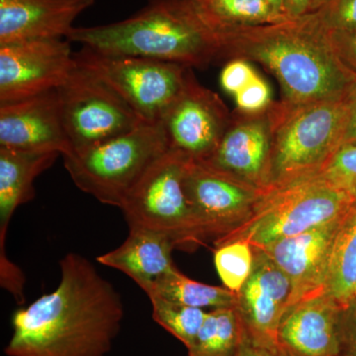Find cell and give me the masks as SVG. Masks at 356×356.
<instances>
[{
  "instance_id": "6da1fadb",
  "label": "cell",
  "mask_w": 356,
  "mask_h": 356,
  "mask_svg": "<svg viewBox=\"0 0 356 356\" xmlns=\"http://www.w3.org/2000/svg\"><path fill=\"white\" fill-rule=\"evenodd\" d=\"M53 292L14 312L7 356H106L121 331V295L86 257L60 261Z\"/></svg>"
},
{
  "instance_id": "7a4b0ae2",
  "label": "cell",
  "mask_w": 356,
  "mask_h": 356,
  "mask_svg": "<svg viewBox=\"0 0 356 356\" xmlns=\"http://www.w3.org/2000/svg\"><path fill=\"white\" fill-rule=\"evenodd\" d=\"M220 60L242 58L264 65L293 105L344 97L355 83L332 50L316 13L220 37Z\"/></svg>"
},
{
  "instance_id": "3957f363",
  "label": "cell",
  "mask_w": 356,
  "mask_h": 356,
  "mask_svg": "<svg viewBox=\"0 0 356 356\" xmlns=\"http://www.w3.org/2000/svg\"><path fill=\"white\" fill-rule=\"evenodd\" d=\"M70 42L109 55L153 58L206 69L220 60L221 44L198 15L192 0H147L127 19L74 27Z\"/></svg>"
},
{
  "instance_id": "277c9868",
  "label": "cell",
  "mask_w": 356,
  "mask_h": 356,
  "mask_svg": "<svg viewBox=\"0 0 356 356\" xmlns=\"http://www.w3.org/2000/svg\"><path fill=\"white\" fill-rule=\"evenodd\" d=\"M269 111L273 149L268 191L318 175L343 146L348 114L346 96L300 105L280 100Z\"/></svg>"
},
{
  "instance_id": "5b68a950",
  "label": "cell",
  "mask_w": 356,
  "mask_h": 356,
  "mask_svg": "<svg viewBox=\"0 0 356 356\" xmlns=\"http://www.w3.org/2000/svg\"><path fill=\"white\" fill-rule=\"evenodd\" d=\"M168 151L161 122H143L130 132L63 158L77 188L120 209L140 178Z\"/></svg>"
},
{
  "instance_id": "8992f818",
  "label": "cell",
  "mask_w": 356,
  "mask_h": 356,
  "mask_svg": "<svg viewBox=\"0 0 356 356\" xmlns=\"http://www.w3.org/2000/svg\"><path fill=\"white\" fill-rule=\"evenodd\" d=\"M356 203L348 192L321 175L267 191L243 227L218 243L245 238L264 248L343 217Z\"/></svg>"
},
{
  "instance_id": "52a82bcc",
  "label": "cell",
  "mask_w": 356,
  "mask_h": 356,
  "mask_svg": "<svg viewBox=\"0 0 356 356\" xmlns=\"http://www.w3.org/2000/svg\"><path fill=\"white\" fill-rule=\"evenodd\" d=\"M188 161L168 149L149 168L121 206L129 228L161 234L170 238L175 248L184 250L203 245L184 191Z\"/></svg>"
},
{
  "instance_id": "ba28073f",
  "label": "cell",
  "mask_w": 356,
  "mask_h": 356,
  "mask_svg": "<svg viewBox=\"0 0 356 356\" xmlns=\"http://www.w3.org/2000/svg\"><path fill=\"white\" fill-rule=\"evenodd\" d=\"M74 60L104 81L143 121L149 123L161 122L193 70L153 58L109 55L88 47L74 53Z\"/></svg>"
},
{
  "instance_id": "9c48e42d",
  "label": "cell",
  "mask_w": 356,
  "mask_h": 356,
  "mask_svg": "<svg viewBox=\"0 0 356 356\" xmlns=\"http://www.w3.org/2000/svg\"><path fill=\"white\" fill-rule=\"evenodd\" d=\"M58 93L69 154L114 139L144 122L113 89L77 65Z\"/></svg>"
},
{
  "instance_id": "30bf717a",
  "label": "cell",
  "mask_w": 356,
  "mask_h": 356,
  "mask_svg": "<svg viewBox=\"0 0 356 356\" xmlns=\"http://www.w3.org/2000/svg\"><path fill=\"white\" fill-rule=\"evenodd\" d=\"M184 186L202 243H217L243 227L266 193L245 180L191 161L185 166Z\"/></svg>"
},
{
  "instance_id": "8fae6325",
  "label": "cell",
  "mask_w": 356,
  "mask_h": 356,
  "mask_svg": "<svg viewBox=\"0 0 356 356\" xmlns=\"http://www.w3.org/2000/svg\"><path fill=\"white\" fill-rule=\"evenodd\" d=\"M231 117L221 97L199 83L191 70L184 88L161 120L168 149L191 161H206L216 149Z\"/></svg>"
},
{
  "instance_id": "7c38bea8",
  "label": "cell",
  "mask_w": 356,
  "mask_h": 356,
  "mask_svg": "<svg viewBox=\"0 0 356 356\" xmlns=\"http://www.w3.org/2000/svg\"><path fill=\"white\" fill-rule=\"evenodd\" d=\"M67 39L0 44V103L57 89L76 67Z\"/></svg>"
},
{
  "instance_id": "4fadbf2b",
  "label": "cell",
  "mask_w": 356,
  "mask_h": 356,
  "mask_svg": "<svg viewBox=\"0 0 356 356\" xmlns=\"http://www.w3.org/2000/svg\"><path fill=\"white\" fill-rule=\"evenodd\" d=\"M271 149L273 120L269 108L259 113L236 110L214 153L201 163L267 192Z\"/></svg>"
},
{
  "instance_id": "5bb4252c",
  "label": "cell",
  "mask_w": 356,
  "mask_h": 356,
  "mask_svg": "<svg viewBox=\"0 0 356 356\" xmlns=\"http://www.w3.org/2000/svg\"><path fill=\"white\" fill-rule=\"evenodd\" d=\"M0 147L28 153L69 154L58 88L0 103Z\"/></svg>"
},
{
  "instance_id": "9a60e30c",
  "label": "cell",
  "mask_w": 356,
  "mask_h": 356,
  "mask_svg": "<svg viewBox=\"0 0 356 356\" xmlns=\"http://www.w3.org/2000/svg\"><path fill=\"white\" fill-rule=\"evenodd\" d=\"M254 250V270L236 294V309L248 339L259 346L277 348L276 337L291 298V283L264 250Z\"/></svg>"
},
{
  "instance_id": "2e32d148",
  "label": "cell",
  "mask_w": 356,
  "mask_h": 356,
  "mask_svg": "<svg viewBox=\"0 0 356 356\" xmlns=\"http://www.w3.org/2000/svg\"><path fill=\"white\" fill-rule=\"evenodd\" d=\"M343 310L325 292L289 307L278 327V353L281 356H339Z\"/></svg>"
},
{
  "instance_id": "e0dca14e",
  "label": "cell",
  "mask_w": 356,
  "mask_h": 356,
  "mask_svg": "<svg viewBox=\"0 0 356 356\" xmlns=\"http://www.w3.org/2000/svg\"><path fill=\"white\" fill-rule=\"evenodd\" d=\"M343 217L259 248L286 274L291 283L287 308L325 292L332 248Z\"/></svg>"
},
{
  "instance_id": "ac0fdd59",
  "label": "cell",
  "mask_w": 356,
  "mask_h": 356,
  "mask_svg": "<svg viewBox=\"0 0 356 356\" xmlns=\"http://www.w3.org/2000/svg\"><path fill=\"white\" fill-rule=\"evenodd\" d=\"M58 153H28L0 147V285L8 292L24 287L22 270L7 257L6 236L16 209L35 197L34 181Z\"/></svg>"
},
{
  "instance_id": "d6986e66",
  "label": "cell",
  "mask_w": 356,
  "mask_h": 356,
  "mask_svg": "<svg viewBox=\"0 0 356 356\" xmlns=\"http://www.w3.org/2000/svg\"><path fill=\"white\" fill-rule=\"evenodd\" d=\"M95 0H0V44L67 39Z\"/></svg>"
},
{
  "instance_id": "ffe728a7",
  "label": "cell",
  "mask_w": 356,
  "mask_h": 356,
  "mask_svg": "<svg viewBox=\"0 0 356 356\" xmlns=\"http://www.w3.org/2000/svg\"><path fill=\"white\" fill-rule=\"evenodd\" d=\"M175 248V243L165 235L129 228L124 243L98 257L97 261L126 274L147 293L159 277L177 268L172 261Z\"/></svg>"
},
{
  "instance_id": "44dd1931",
  "label": "cell",
  "mask_w": 356,
  "mask_h": 356,
  "mask_svg": "<svg viewBox=\"0 0 356 356\" xmlns=\"http://www.w3.org/2000/svg\"><path fill=\"white\" fill-rule=\"evenodd\" d=\"M203 22L218 38L228 33L289 19L268 0H192Z\"/></svg>"
},
{
  "instance_id": "7402d4cb",
  "label": "cell",
  "mask_w": 356,
  "mask_h": 356,
  "mask_svg": "<svg viewBox=\"0 0 356 356\" xmlns=\"http://www.w3.org/2000/svg\"><path fill=\"white\" fill-rule=\"evenodd\" d=\"M325 293L344 309L356 303V203L343 217L334 238Z\"/></svg>"
},
{
  "instance_id": "603a6c76",
  "label": "cell",
  "mask_w": 356,
  "mask_h": 356,
  "mask_svg": "<svg viewBox=\"0 0 356 356\" xmlns=\"http://www.w3.org/2000/svg\"><path fill=\"white\" fill-rule=\"evenodd\" d=\"M146 294L149 299H163L204 310L235 307L236 303V294L228 288L198 282L177 268L159 277Z\"/></svg>"
},
{
  "instance_id": "cb8c5ba5",
  "label": "cell",
  "mask_w": 356,
  "mask_h": 356,
  "mask_svg": "<svg viewBox=\"0 0 356 356\" xmlns=\"http://www.w3.org/2000/svg\"><path fill=\"white\" fill-rule=\"evenodd\" d=\"M243 327L235 307L208 312L188 356H236L243 341Z\"/></svg>"
},
{
  "instance_id": "d4e9b609",
  "label": "cell",
  "mask_w": 356,
  "mask_h": 356,
  "mask_svg": "<svg viewBox=\"0 0 356 356\" xmlns=\"http://www.w3.org/2000/svg\"><path fill=\"white\" fill-rule=\"evenodd\" d=\"M214 264L224 287L238 294L254 270V247L245 238L218 243Z\"/></svg>"
},
{
  "instance_id": "484cf974",
  "label": "cell",
  "mask_w": 356,
  "mask_h": 356,
  "mask_svg": "<svg viewBox=\"0 0 356 356\" xmlns=\"http://www.w3.org/2000/svg\"><path fill=\"white\" fill-rule=\"evenodd\" d=\"M153 318L165 331L191 348L195 341L208 312L159 298H151Z\"/></svg>"
},
{
  "instance_id": "4316f807",
  "label": "cell",
  "mask_w": 356,
  "mask_h": 356,
  "mask_svg": "<svg viewBox=\"0 0 356 356\" xmlns=\"http://www.w3.org/2000/svg\"><path fill=\"white\" fill-rule=\"evenodd\" d=\"M318 175L348 192L356 201V144L343 145Z\"/></svg>"
},
{
  "instance_id": "83f0119b",
  "label": "cell",
  "mask_w": 356,
  "mask_h": 356,
  "mask_svg": "<svg viewBox=\"0 0 356 356\" xmlns=\"http://www.w3.org/2000/svg\"><path fill=\"white\" fill-rule=\"evenodd\" d=\"M314 13L329 32L356 30V0H329Z\"/></svg>"
},
{
  "instance_id": "f1b7e54d",
  "label": "cell",
  "mask_w": 356,
  "mask_h": 356,
  "mask_svg": "<svg viewBox=\"0 0 356 356\" xmlns=\"http://www.w3.org/2000/svg\"><path fill=\"white\" fill-rule=\"evenodd\" d=\"M234 98L236 110L243 113L266 111L273 103L270 88L259 74L240 92L234 95Z\"/></svg>"
},
{
  "instance_id": "f546056e",
  "label": "cell",
  "mask_w": 356,
  "mask_h": 356,
  "mask_svg": "<svg viewBox=\"0 0 356 356\" xmlns=\"http://www.w3.org/2000/svg\"><path fill=\"white\" fill-rule=\"evenodd\" d=\"M259 76L248 60L233 58L227 60L220 74V84L227 93L236 95Z\"/></svg>"
},
{
  "instance_id": "4dcf8cb0",
  "label": "cell",
  "mask_w": 356,
  "mask_h": 356,
  "mask_svg": "<svg viewBox=\"0 0 356 356\" xmlns=\"http://www.w3.org/2000/svg\"><path fill=\"white\" fill-rule=\"evenodd\" d=\"M329 36L332 50L344 69L356 70V30L329 32Z\"/></svg>"
},
{
  "instance_id": "1f68e13d",
  "label": "cell",
  "mask_w": 356,
  "mask_h": 356,
  "mask_svg": "<svg viewBox=\"0 0 356 356\" xmlns=\"http://www.w3.org/2000/svg\"><path fill=\"white\" fill-rule=\"evenodd\" d=\"M339 356H356V303L343 310Z\"/></svg>"
},
{
  "instance_id": "d6a6232c",
  "label": "cell",
  "mask_w": 356,
  "mask_h": 356,
  "mask_svg": "<svg viewBox=\"0 0 356 356\" xmlns=\"http://www.w3.org/2000/svg\"><path fill=\"white\" fill-rule=\"evenodd\" d=\"M346 98L348 102V114L343 145L356 144V83L350 86Z\"/></svg>"
},
{
  "instance_id": "836d02e7",
  "label": "cell",
  "mask_w": 356,
  "mask_h": 356,
  "mask_svg": "<svg viewBox=\"0 0 356 356\" xmlns=\"http://www.w3.org/2000/svg\"><path fill=\"white\" fill-rule=\"evenodd\" d=\"M236 356H281L277 348H266L252 343L245 336Z\"/></svg>"
},
{
  "instance_id": "e575fe53",
  "label": "cell",
  "mask_w": 356,
  "mask_h": 356,
  "mask_svg": "<svg viewBox=\"0 0 356 356\" xmlns=\"http://www.w3.org/2000/svg\"><path fill=\"white\" fill-rule=\"evenodd\" d=\"M314 0H285V10L289 19L312 13Z\"/></svg>"
},
{
  "instance_id": "d590c367",
  "label": "cell",
  "mask_w": 356,
  "mask_h": 356,
  "mask_svg": "<svg viewBox=\"0 0 356 356\" xmlns=\"http://www.w3.org/2000/svg\"><path fill=\"white\" fill-rule=\"evenodd\" d=\"M274 8L277 10V13H280L281 15L284 16V17H287L286 10H285V0H268Z\"/></svg>"
},
{
  "instance_id": "8d00e7d4",
  "label": "cell",
  "mask_w": 356,
  "mask_h": 356,
  "mask_svg": "<svg viewBox=\"0 0 356 356\" xmlns=\"http://www.w3.org/2000/svg\"><path fill=\"white\" fill-rule=\"evenodd\" d=\"M329 0H314L313 9H312V13H316L318 9L322 8Z\"/></svg>"
}]
</instances>
